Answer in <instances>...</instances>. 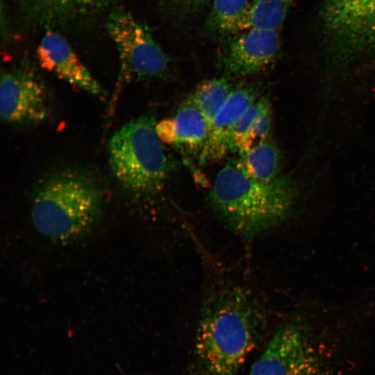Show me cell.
<instances>
[{"label":"cell","mask_w":375,"mask_h":375,"mask_svg":"<svg viewBox=\"0 0 375 375\" xmlns=\"http://www.w3.org/2000/svg\"><path fill=\"white\" fill-rule=\"evenodd\" d=\"M211 8L206 22V31L226 39L242 31L249 8V0H211Z\"/></svg>","instance_id":"2e32d148"},{"label":"cell","mask_w":375,"mask_h":375,"mask_svg":"<svg viewBox=\"0 0 375 375\" xmlns=\"http://www.w3.org/2000/svg\"><path fill=\"white\" fill-rule=\"evenodd\" d=\"M40 66L73 87L104 99L106 92L79 60L68 42L52 30L43 35L37 50Z\"/></svg>","instance_id":"30bf717a"},{"label":"cell","mask_w":375,"mask_h":375,"mask_svg":"<svg viewBox=\"0 0 375 375\" xmlns=\"http://www.w3.org/2000/svg\"><path fill=\"white\" fill-rule=\"evenodd\" d=\"M173 120L178 139L177 146H183L190 151H201L210 130L192 95L183 101Z\"/></svg>","instance_id":"9a60e30c"},{"label":"cell","mask_w":375,"mask_h":375,"mask_svg":"<svg viewBox=\"0 0 375 375\" xmlns=\"http://www.w3.org/2000/svg\"><path fill=\"white\" fill-rule=\"evenodd\" d=\"M280 51L278 31L249 28L224 39L220 60L228 73L246 76L266 68Z\"/></svg>","instance_id":"9c48e42d"},{"label":"cell","mask_w":375,"mask_h":375,"mask_svg":"<svg viewBox=\"0 0 375 375\" xmlns=\"http://www.w3.org/2000/svg\"><path fill=\"white\" fill-rule=\"evenodd\" d=\"M272 106L263 96L251 106L238 121L232 136L231 151L242 155L271 135Z\"/></svg>","instance_id":"4fadbf2b"},{"label":"cell","mask_w":375,"mask_h":375,"mask_svg":"<svg viewBox=\"0 0 375 375\" xmlns=\"http://www.w3.org/2000/svg\"><path fill=\"white\" fill-rule=\"evenodd\" d=\"M208 197L212 208L232 229L252 236L288 219L299 190L288 175L263 182L251 178L233 162L218 172Z\"/></svg>","instance_id":"7a4b0ae2"},{"label":"cell","mask_w":375,"mask_h":375,"mask_svg":"<svg viewBox=\"0 0 375 375\" xmlns=\"http://www.w3.org/2000/svg\"><path fill=\"white\" fill-rule=\"evenodd\" d=\"M106 28L119 61V79L158 78L169 70V58L149 28L123 8L110 13Z\"/></svg>","instance_id":"52a82bcc"},{"label":"cell","mask_w":375,"mask_h":375,"mask_svg":"<svg viewBox=\"0 0 375 375\" xmlns=\"http://www.w3.org/2000/svg\"><path fill=\"white\" fill-rule=\"evenodd\" d=\"M233 90L231 83L225 78L205 81L196 88L192 97L205 117L210 131L217 113Z\"/></svg>","instance_id":"ac0fdd59"},{"label":"cell","mask_w":375,"mask_h":375,"mask_svg":"<svg viewBox=\"0 0 375 375\" xmlns=\"http://www.w3.org/2000/svg\"><path fill=\"white\" fill-rule=\"evenodd\" d=\"M154 119L144 115L126 123L108 146L112 173L128 190L149 194L160 190L172 165L156 131Z\"/></svg>","instance_id":"277c9868"},{"label":"cell","mask_w":375,"mask_h":375,"mask_svg":"<svg viewBox=\"0 0 375 375\" xmlns=\"http://www.w3.org/2000/svg\"><path fill=\"white\" fill-rule=\"evenodd\" d=\"M117 0H22L29 17L50 25L81 19L105 10Z\"/></svg>","instance_id":"7c38bea8"},{"label":"cell","mask_w":375,"mask_h":375,"mask_svg":"<svg viewBox=\"0 0 375 375\" xmlns=\"http://www.w3.org/2000/svg\"><path fill=\"white\" fill-rule=\"evenodd\" d=\"M211 0H167L174 8L185 13L199 10Z\"/></svg>","instance_id":"ffe728a7"},{"label":"cell","mask_w":375,"mask_h":375,"mask_svg":"<svg viewBox=\"0 0 375 375\" xmlns=\"http://www.w3.org/2000/svg\"><path fill=\"white\" fill-rule=\"evenodd\" d=\"M311 311L306 308L278 328L249 375H329Z\"/></svg>","instance_id":"5b68a950"},{"label":"cell","mask_w":375,"mask_h":375,"mask_svg":"<svg viewBox=\"0 0 375 375\" xmlns=\"http://www.w3.org/2000/svg\"><path fill=\"white\" fill-rule=\"evenodd\" d=\"M265 324L259 301L239 286H224L206 298L195 350L206 375H235L256 347Z\"/></svg>","instance_id":"6da1fadb"},{"label":"cell","mask_w":375,"mask_h":375,"mask_svg":"<svg viewBox=\"0 0 375 375\" xmlns=\"http://www.w3.org/2000/svg\"><path fill=\"white\" fill-rule=\"evenodd\" d=\"M234 162L247 175L258 181L270 182L281 175V154L272 135Z\"/></svg>","instance_id":"5bb4252c"},{"label":"cell","mask_w":375,"mask_h":375,"mask_svg":"<svg viewBox=\"0 0 375 375\" xmlns=\"http://www.w3.org/2000/svg\"><path fill=\"white\" fill-rule=\"evenodd\" d=\"M49 101L44 84L26 68L7 71L0 83V113L8 123L39 122L49 114Z\"/></svg>","instance_id":"ba28073f"},{"label":"cell","mask_w":375,"mask_h":375,"mask_svg":"<svg viewBox=\"0 0 375 375\" xmlns=\"http://www.w3.org/2000/svg\"><path fill=\"white\" fill-rule=\"evenodd\" d=\"M156 131L162 142L169 145H177L178 139L173 119H165L156 123Z\"/></svg>","instance_id":"d6986e66"},{"label":"cell","mask_w":375,"mask_h":375,"mask_svg":"<svg viewBox=\"0 0 375 375\" xmlns=\"http://www.w3.org/2000/svg\"><path fill=\"white\" fill-rule=\"evenodd\" d=\"M103 192L95 177L76 169L51 174L39 185L31 204L35 228L56 241H72L88 233L97 222Z\"/></svg>","instance_id":"3957f363"},{"label":"cell","mask_w":375,"mask_h":375,"mask_svg":"<svg viewBox=\"0 0 375 375\" xmlns=\"http://www.w3.org/2000/svg\"><path fill=\"white\" fill-rule=\"evenodd\" d=\"M321 18L340 62L350 63L375 51V0H324Z\"/></svg>","instance_id":"8992f818"},{"label":"cell","mask_w":375,"mask_h":375,"mask_svg":"<svg viewBox=\"0 0 375 375\" xmlns=\"http://www.w3.org/2000/svg\"><path fill=\"white\" fill-rule=\"evenodd\" d=\"M295 0H251L242 31L249 28L278 31Z\"/></svg>","instance_id":"e0dca14e"},{"label":"cell","mask_w":375,"mask_h":375,"mask_svg":"<svg viewBox=\"0 0 375 375\" xmlns=\"http://www.w3.org/2000/svg\"><path fill=\"white\" fill-rule=\"evenodd\" d=\"M257 89L251 85L233 90L217 113L208 139L200 152L201 165L218 161L231 151L232 136L235 125L258 97Z\"/></svg>","instance_id":"8fae6325"}]
</instances>
